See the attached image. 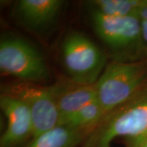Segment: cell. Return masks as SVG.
<instances>
[{
    "instance_id": "obj_1",
    "label": "cell",
    "mask_w": 147,
    "mask_h": 147,
    "mask_svg": "<svg viewBox=\"0 0 147 147\" xmlns=\"http://www.w3.org/2000/svg\"><path fill=\"white\" fill-rule=\"evenodd\" d=\"M85 147H111L119 137L136 141L147 134V90L116 108L88 132Z\"/></svg>"
},
{
    "instance_id": "obj_2",
    "label": "cell",
    "mask_w": 147,
    "mask_h": 147,
    "mask_svg": "<svg viewBox=\"0 0 147 147\" xmlns=\"http://www.w3.org/2000/svg\"><path fill=\"white\" fill-rule=\"evenodd\" d=\"M147 76V65L142 61H118L105 66L95 84L97 100L108 115L131 99L141 90Z\"/></svg>"
},
{
    "instance_id": "obj_3",
    "label": "cell",
    "mask_w": 147,
    "mask_h": 147,
    "mask_svg": "<svg viewBox=\"0 0 147 147\" xmlns=\"http://www.w3.org/2000/svg\"><path fill=\"white\" fill-rule=\"evenodd\" d=\"M94 31L115 55L118 61H137L146 51L137 16L112 17L92 11Z\"/></svg>"
},
{
    "instance_id": "obj_4",
    "label": "cell",
    "mask_w": 147,
    "mask_h": 147,
    "mask_svg": "<svg viewBox=\"0 0 147 147\" xmlns=\"http://www.w3.org/2000/svg\"><path fill=\"white\" fill-rule=\"evenodd\" d=\"M61 57L69 76L76 85H95L105 68V57L99 47L79 32L65 37Z\"/></svg>"
},
{
    "instance_id": "obj_5",
    "label": "cell",
    "mask_w": 147,
    "mask_h": 147,
    "mask_svg": "<svg viewBox=\"0 0 147 147\" xmlns=\"http://www.w3.org/2000/svg\"><path fill=\"white\" fill-rule=\"evenodd\" d=\"M0 69L3 74L27 82L47 78L48 71L42 54L21 37H3L0 42Z\"/></svg>"
},
{
    "instance_id": "obj_6",
    "label": "cell",
    "mask_w": 147,
    "mask_h": 147,
    "mask_svg": "<svg viewBox=\"0 0 147 147\" xmlns=\"http://www.w3.org/2000/svg\"><path fill=\"white\" fill-rule=\"evenodd\" d=\"M61 88L23 85L15 96L28 106L33 123L32 139L59 125L58 97Z\"/></svg>"
},
{
    "instance_id": "obj_7",
    "label": "cell",
    "mask_w": 147,
    "mask_h": 147,
    "mask_svg": "<svg viewBox=\"0 0 147 147\" xmlns=\"http://www.w3.org/2000/svg\"><path fill=\"white\" fill-rule=\"evenodd\" d=\"M0 107L7 119L1 147H15L33 136V123L26 104L13 95H2Z\"/></svg>"
},
{
    "instance_id": "obj_8",
    "label": "cell",
    "mask_w": 147,
    "mask_h": 147,
    "mask_svg": "<svg viewBox=\"0 0 147 147\" xmlns=\"http://www.w3.org/2000/svg\"><path fill=\"white\" fill-rule=\"evenodd\" d=\"M63 2L61 0H21L16 11L27 27L42 30L56 20Z\"/></svg>"
},
{
    "instance_id": "obj_9",
    "label": "cell",
    "mask_w": 147,
    "mask_h": 147,
    "mask_svg": "<svg viewBox=\"0 0 147 147\" xmlns=\"http://www.w3.org/2000/svg\"><path fill=\"white\" fill-rule=\"evenodd\" d=\"M95 100H97L95 85H77V88H62L58 97L59 125H61L75 112Z\"/></svg>"
},
{
    "instance_id": "obj_10",
    "label": "cell",
    "mask_w": 147,
    "mask_h": 147,
    "mask_svg": "<svg viewBox=\"0 0 147 147\" xmlns=\"http://www.w3.org/2000/svg\"><path fill=\"white\" fill-rule=\"evenodd\" d=\"M86 131L58 125L31 139L27 147H76L84 139Z\"/></svg>"
},
{
    "instance_id": "obj_11",
    "label": "cell",
    "mask_w": 147,
    "mask_h": 147,
    "mask_svg": "<svg viewBox=\"0 0 147 147\" xmlns=\"http://www.w3.org/2000/svg\"><path fill=\"white\" fill-rule=\"evenodd\" d=\"M105 115V110L99 101L95 100L75 112L61 125L79 130L88 131L89 129L91 131L104 119Z\"/></svg>"
},
{
    "instance_id": "obj_12",
    "label": "cell",
    "mask_w": 147,
    "mask_h": 147,
    "mask_svg": "<svg viewBox=\"0 0 147 147\" xmlns=\"http://www.w3.org/2000/svg\"><path fill=\"white\" fill-rule=\"evenodd\" d=\"M144 1L141 0H96L90 3L92 11L112 17L137 16L138 11Z\"/></svg>"
},
{
    "instance_id": "obj_13",
    "label": "cell",
    "mask_w": 147,
    "mask_h": 147,
    "mask_svg": "<svg viewBox=\"0 0 147 147\" xmlns=\"http://www.w3.org/2000/svg\"><path fill=\"white\" fill-rule=\"evenodd\" d=\"M131 147H147V134L136 141H133Z\"/></svg>"
},
{
    "instance_id": "obj_14",
    "label": "cell",
    "mask_w": 147,
    "mask_h": 147,
    "mask_svg": "<svg viewBox=\"0 0 147 147\" xmlns=\"http://www.w3.org/2000/svg\"><path fill=\"white\" fill-rule=\"evenodd\" d=\"M143 39L147 45V21H141Z\"/></svg>"
}]
</instances>
